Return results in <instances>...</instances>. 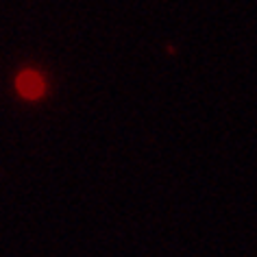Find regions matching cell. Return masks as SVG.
<instances>
[{
    "mask_svg": "<svg viewBox=\"0 0 257 257\" xmlns=\"http://www.w3.org/2000/svg\"><path fill=\"white\" fill-rule=\"evenodd\" d=\"M16 85H18V92H20L24 98H31V100L40 98V96L44 94V87H46V85H44L42 74L33 72V70H27V72H22L20 76H18Z\"/></svg>",
    "mask_w": 257,
    "mask_h": 257,
    "instance_id": "obj_1",
    "label": "cell"
}]
</instances>
